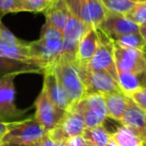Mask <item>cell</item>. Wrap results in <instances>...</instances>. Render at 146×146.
Returning a JSON list of instances; mask_svg holds the SVG:
<instances>
[{"label": "cell", "instance_id": "obj_19", "mask_svg": "<svg viewBox=\"0 0 146 146\" xmlns=\"http://www.w3.org/2000/svg\"><path fill=\"white\" fill-rule=\"evenodd\" d=\"M0 56L26 61V62L38 65L36 61L31 56L29 45L26 42L22 45H8L0 43Z\"/></svg>", "mask_w": 146, "mask_h": 146}, {"label": "cell", "instance_id": "obj_37", "mask_svg": "<svg viewBox=\"0 0 146 146\" xmlns=\"http://www.w3.org/2000/svg\"><path fill=\"white\" fill-rule=\"evenodd\" d=\"M27 146H42V140H41V141L34 142V143L30 144V145H27Z\"/></svg>", "mask_w": 146, "mask_h": 146}, {"label": "cell", "instance_id": "obj_17", "mask_svg": "<svg viewBox=\"0 0 146 146\" xmlns=\"http://www.w3.org/2000/svg\"><path fill=\"white\" fill-rule=\"evenodd\" d=\"M99 43V34L97 28H90L81 39L76 53L75 61L80 66L86 68L88 62L92 58Z\"/></svg>", "mask_w": 146, "mask_h": 146}, {"label": "cell", "instance_id": "obj_1", "mask_svg": "<svg viewBox=\"0 0 146 146\" xmlns=\"http://www.w3.org/2000/svg\"><path fill=\"white\" fill-rule=\"evenodd\" d=\"M62 32L45 23L40 38L28 43L31 56L43 69L51 67L62 53Z\"/></svg>", "mask_w": 146, "mask_h": 146}, {"label": "cell", "instance_id": "obj_6", "mask_svg": "<svg viewBox=\"0 0 146 146\" xmlns=\"http://www.w3.org/2000/svg\"><path fill=\"white\" fill-rule=\"evenodd\" d=\"M14 74L0 77V121L11 122L22 117L25 110L15 104Z\"/></svg>", "mask_w": 146, "mask_h": 146}, {"label": "cell", "instance_id": "obj_16", "mask_svg": "<svg viewBox=\"0 0 146 146\" xmlns=\"http://www.w3.org/2000/svg\"><path fill=\"white\" fill-rule=\"evenodd\" d=\"M25 73L43 74L44 69L39 65L26 62V61L0 56V77L11 75V74L18 75V74H25Z\"/></svg>", "mask_w": 146, "mask_h": 146}, {"label": "cell", "instance_id": "obj_3", "mask_svg": "<svg viewBox=\"0 0 146 146\" xmlns=\"http://www.w3.org/2000/svg\"><path fill=\"white\" fill-rule=\"evenodd\" d=\"M47 131L34 117L19 121L7 122V131L0 142H12L21 145H30L41 141Z\"/></svg>", "mask_w": 146, "mask_h": 146}, {"label": "cell", "instance_id": "obj_2", "mask_svg": "<svg viewBox=\"0 0 146 146\" xmlns=\"http://www.w3.org/2000/svg\"><path fill=\"white\" fill-rule=\"evenodd\" d=\"M51 68L64 89L71 105L85 97L87 89L82 80L80 67L75 60H69L60 55Z\"/></svg>", "mask_w": 146, "mask_h": 146}, {"label": "cell", "instance_id": "obj_4", "mask_svg": "<svg viewBox=\"0 0 146 146\" xmlns=\"http://www.w3.org/2000/svg\"><path fill=\"white\" fill-rule=\"evenodd\" d=\"M98 29L99 43L92 58L86 66L87 71H104L118 81V73L114 58V41L107 34Z\"/></svg>", "mask_w": 146, "mask_h": 146}, {"label": "cell", "instance_id": "obj_13", "mask_svg": "<svg viewBox=\"0 0 146 146\" xmlns=\"http://www.w3.org/2000/svg\"><path fill=\"white\" fill-rule=\"evenodd\" d=\"M43 75H44L43 89L45 90L48 98L58 108L62 110H68L71 106V103L60 82L57 79L53 69L51 67L45 68Z\"/></svg>", "mask_w": 146, "mask_h": 146}, {"label": "cell", "instance_id": "obj_39", "mask_svg": "<svg viewBox=\"0 0 146 146\" xmlns=\"http://www.w3.org/2000/svg\"><path fill=\"white\" fill-rule=\"evenodd\" d=\"M86 146H95V145H93V144H91V143H89V142H87V145Z\"/></svg>", "mask_w": 146, "mask_h": 146}, {"label": "cell", "instance_id": "obj_29", "mask_svg": "<svg viewBox=\"0 0 146 146\" xmlns=\"http://www.w3.org/2000/svg\"><path fill=\"white\" fill-rule=\"evenodd\" d=\"M128 96L133 100L134 103L138 107H140L142 110L146 112V87L137 90V91L129 94Z\"/></svg>", "mask_w": 146, "mask_h": 146}, {"label": "cell", "instance_id": "obj_24", "mask_svg": "<svg viewBox=\"0 0 146 146\" xmlns=\"http://www.w3.org/2000/svg\"><path fill=\"white\" fill-rule=\"evenodd\" d=\"M111 39L115 43H117L118 45L125 47V48L140 49V50H145L146 49V43L139 32L117 35V36L112 37Z\"/></svg>", "mask_w": 146, "mask_h": 146}, {"label": "cell", "instance_id": "obj_26", "mask_svg": "<svg viewBox=\"0 0 146 146\" xmlns=\"http://www.w3.org/2000/svg\"><path fill=\"white\" fill-rule=\"evenodd\" d=\"M30 12L25 0H0V20L8 13Z\"/></svg>", "mask_w": 146, "mask_h": 146}, {"label": "cell", "instance_id": "obj_8", "mask_svg": "<svg viewBox=\"0 0 146 146\" xmlns=\"http://www.w3.org/2000/svg\"><path fill=\"white\" fill-rule=\"evenodd\" d=\"M90 28H92L90 25L71 15L62 31L63 42L61 55L69 60H75L80 41Z\"/></svg>", "mask_w": 146, "mask_h": 146}, {"label": "cell", "instance_id": "obj_21", "mask_svg": "<svg viewBox=\"0 0 146 146\" xmlns=\"http://www.w3.org/2000/svg\"><path fill=\"white\" fill-rule=\"evenodd\" d=\"M69 109H72L74 111L78 112L82 116V118L84 120V123L86 125V128H94V127H97V126L103 125L104 121L106 119V118H103L102 116L98 115L95 112L88 109L81 100L78 101L77 103L71 105L69 107Z\"/></svg>", "mask_w": 146, "mask_h": 146}, {"label": "cell", "instance_id": "obj_14", "mask_svg": "<svg viewBox=\"0 0 146 146\" xmlns=\"http://www.w3.org/2000/svg\"><path fill=\"white\" fill-rule=\"evenodd\" d=\"M120 123L137 133L146 146V112L138 107L130 97L128 98L127 108Z\"/></svg>", "mask_w": 146, "mask_h": 146}, {"label": "cell", "instance_id": "obj_15", "mask_svg": "<svg viewBox=\"0 0 146 146\" xmlns=\"http://www.w3.org/2000/svg\"><path fill=\"white\" fill-rule=\"evenodd\" d=\"M43 13L46 17L45 23L58 29L61 32L71 17V13L65 0H52Z\"/></svg>", "mask_w": 146, "mask_h": 146}, {"label": "cell", "instance_id": "obj_35", "mask_svg": "<svg viewBox=\"0 0 146 146\" xmlns=\"http://www.w3.org/2000/svg\"><path fill=\"white\" fill-rule=\"evenodd\" d=\"M0 146H25L21 145V144L12 143V142H0Z\"/></svg>", "mask_w": 146, "mask_h": 146}, {"label": "cell", "instance_id": "obj_27", "mask_svg": "<svg viewBox=\"0 0 146 146\" xmlns=\"http://www.w3.org/2000/svg\"><path fill=\"white\" fill-rule=\"evenodd\" d=\"M125 16L139 26L146 24V0L138 3Z\"/></svg>", "mask_w": 146, "mask_h": 146}, {"label": "cell", "instance_id": "obj_18", "mask_svg": "<svg viewBox=\"0 0 146 146\" xmlns=\"http://www.w3.org/2000/svg\"><path fill=\"white\" fill-rule=\"evenodd\" d=\"M103 95L108 110V117L121 122L124 112L127 108L129 98L128 95H126L124 92H113Z\"/></svg>", "mask_w": 146, "mask_h": 146}, {"label": "cell", "instance_id": "obj_25", "mask_svg": "<svg viewBox=\"0 0 146 146\" xmlns=\"http://www.w3.org/2000/svg\"><path fill=\"white\" fill-rule=\"evenodd\" d=\"M106 10L118 14L126 15L138 3L145 0H100Z\"/></svg>", "mask_w": 146, "mask_h": 146}, {"label": "cell", "instance_id": "obj_7", "mask_svg": "<svg viewBox=\"0 0 146 146\" xmlns=\"http://www.w3.org/2000/svg\"><path fill=\"white\" fill-rule=\"evenodd\" d=\"M114 58L117 73H140L146 71V49L125 48L114 42Z\"/></svg>", "mask_w": 146, "mask_h": 146}, {"label": "cell", "instance_id": "obj_34", "mask_svg": "<svg viewBox=\"0 0 146 146\" xmlns=\"http://www.w3.org/2000/svg\"><path fill=\"white\" fill-rule=\"evenodd\" d=\"M139 33L142 35V37H143L144 41H145V43H146V24L140 25L139 26Z\"/></svg>", "mask_w": 146, "mask_h": 146}, {"label": "cell", "instance_id": "obj_9", "mask_svg": "<svg viewBox=\"0 0 146 146\" xmlns=\"http://www.w3.org/2000/svg\"><path fill=\"white\" fill-rule=\"evenodd\" d=\"M86 125L82 116L72 109L65 111L64 115L56 126L48 132V135L53 141H66L69 138L82 135Z\"/></svg>", "mask_w": 146, "mask_h": 146}, {"label": "cell", "instance_id": "obj_30", "mask_svg": "<svg viewBox=\"0 0 146 146\" xmlns=\"http://www.w3.org/2000/svg\"><path fill=\"white\" fill-rule=\"evenodd\" d=\"M30 8V12H44L52 0H25Z\"/></svg>", "mask_w": 146, "mask_h": 146}, {"label": "cell", "instance_id": "obj_28", "mask_svg": "<svg viewBox=\"0 0 146 146\" xmlns=\"http://www.w3.org/2000/svg\"><path fill=\"white\" fill-rule=\"evenodd\" d=\"M0 43L8 45H22L25 42L17 38L0 20Z\"/></svg>", "mask_w": 146, "mask_h": 146}, {"label": "cell", "instance_id": "obj_23", "mask_svg": "<svg viewBox=\"0 0 146 146\" xmlns=\"http://www.w3.org/2000/svg\"><path fill=\"white\" fill-rule=\"evenodd\" d=\"M81 101L84 105L90 109L91 111L95 112L96 114L102 116L103 118L108 117V110L106 107L104 95L101 93H88L85 95Z\"/></svg>", "mask_w": 146, "mask_h": 146}, {"label": "cell", "instance_id": "obj_12", "mask_svg": "<svg viewBox=\"0 0 146 146\" xmlns=\"http://www.w3.org/2000/svg\"><path fill=\"white\" fill-rule=\"evenodd\" d=\"M98 28L107 34L110 38L117 35L139 32V25L128 19L125 15L110 12L108 10L105 18Z\"/></svg>", "mask_w": 146, "mask_h": 146}, {"label": "cell", "instance_id": "obj_5", "mask_svg": "<svg viewBox=\"0 0 146 146\" xmlns=\"http://www.w3.org/2000/svg\"><path fill=\"white\" fill-rule=\"evenodd\" d=\"M71 15L94 28H98L106 16V8L100 0H65Z\"/></svg>", "mask_w": 146, "mask_h": 146}, {"label": "cell", "instance_id": "obj_32", "mask_svg": "<svg viewBox=\"0 0 146 146\" xmlns=\"http://www.w3.org/2000/svg\"><path fill=\"white\" fill-rule=\"evenodd\" d=\"M42 146H58V142L53 141L47 133L42 139Z\"/></svg>", "mask_w": 146, "mask_h": 146}, {"label": "cell", "instance_id": "obj_33", "mask_svg": "<svg viewBox=\"0 0 146 146\" xmlns=\"http://www.w3.org/2000/svg\"><path fill=\"white\" fill-rule=\"evenodd\" d=\"M7 131V122H2L0 121V141L3 138L4 134Z\"/></svg>", "mask_w": 146, "mask_h": 146}, {"label": "cell", "instance_id": "obj_38", "mask_svg": "<svg viewBox=\"0 0 146 146\" xmlns=\"http://www.w3.org/2000/svg\"><path fill=\"white\" fill-rule=\"evenodd\" d=\"M58 146H69L67 141H60L58 142Z\"/></svg>", "mask_w": 146, "mask_h": 146}, {"label": "cell", "instance_id": "obj_31", "mask_svg": "<svg viewBox=\"0 0 146 146\" xmlns=\"http://www.w3.org/2000/svg\"><path fill=\"white\" fill-rule=\"evenodd\" d=\"M66 141L69 146H86L87 145V141L82 137V135L69 138V139L66 140Z\"/></svg>", "mask_w": 146, "mask_h": 146}, {"label": "cell", "instance_id": "obj_22", "mask_svg": "<svg viewBox=\"0 0 146 146\" xmlns=\"http://www.w3.org/2000/svg\"><path fill=\"white\" fill-rule=\"evenodd\" d=\"M82 137L95 146H106L111 139V134L103 125H100L94 128H86L82 134Z\"/></svg>", "mask_w": 146, "mask_h": 146}, {"label": "cell", "instance_id": "obj_36", "mask_svg": "<svg viewBox=\"0 0 146 146\" xmlns=\"http://www.w3.org/2000/svg\"><path fill=\"white\" fill-rule=\"evenodd\" d=\"M106 146H119V145H118L117 142H116L115 140L112 138V136H111V139H110V141L108 142V144Z\"/></svg>", "mask_w": 146, "mask_h": 146}, {"label": "cell", "instance_id": "obj_20", "mask_svg": "<svg viewBox=\"0 0 146 146\" xmlns=\"http://www.w3.org/2000/svg\"><path fill=\"white\" fill-rule=\"evenodd\" d=\"M111 136L119 146H145L138 134L123 124L119 126Z\"/></svg>", "mask_w": 146, "mask_h": 146}, {"label": "cell", "instance_id": "obj_11", "mask_svg": "<svg viewBox=\"0 0 146 146\" xmlns=\"http://www.w3.org/2000/svg\"><path fill=\"white\" fill-rule=\"evenodd\" d=\"M35 109L34 118L46 130L47 133L58 124L66 111L55 106L43 88L35 101Z\"/></svg>", "mask_w": 146, "mask_h": 146}, {"label": "cell", "instance_id": "obj_10", "mask_svg": "<svg viewBox=\"0 0 146 146\" xmlns=\"http://www.w3.org/2000/svg\"><path fill=\"white\" fill-rule=\"evenodd\" d=\"M79 67L82 80L87 89V94H108L113 92H123L118 81L114 77H112L109 73L104 71H87L86 68L80 65Z\"/></svg>", "mask_w": 146, "mask_h": 146}]
</instances>
